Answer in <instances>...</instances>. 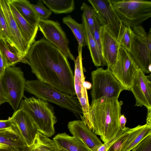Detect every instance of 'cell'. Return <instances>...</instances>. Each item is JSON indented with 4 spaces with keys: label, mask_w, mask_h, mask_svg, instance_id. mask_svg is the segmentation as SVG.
I'll use <instances>...</instances> for the list:
<instances>
[{
    "label": "cell",
    "mask_w": 151,
    "mask_h": 151,
    "mask_svg": "<svg viewBox=\"0 0 151 151\" xmlns=\"http://www.w3.org/2000/svg\"><path fill=\"white\" fill-rule=\"evenodd\" d=\"M26 58L37 80L68 95H76L74 74L67 58L44 37L31 45Z\"/></svg>",
    "instance_id": "cell-1"
},
{
    "label": "cell",
    "mask_w": 151,
    "mask_h": 151,
    "mask_svg": "<svg viewBox=\"0 0 151 151\" xmlns=\"http://www.w3.org/2000/svg\"><path fill=\"white\" fill-rule=\"evenodd\" d=\"M118 98H102L92 101L86 118L83 120L104 143L114 137L120 130L119 119L121 102Z\"/></svg>",
    "instance_id": "cell-2"
},
{
    "label": "cell",
    "mask_w": 151,
    "mask_h": 151,
    "mask_svg": "<svg viewBox=\"0 0 151 151\" xmlns=\"http://www.w3.org/2000/svg\"><path fill=\"white\" fill-rule=\"evenodd\" d=\"M18 109L24 111L37 126L38 131L48 137L55 134L57 121L53 107L48 102L34 97H24Z\"/></svg>",
    "instance_id": "cell-3"
},
{
    "label": "cell",
    "mask_w": 151,
    "mask_h": 151,
    "mask_svg": "<svg viewBox=\"0 0 151 151\" xmlns=\"http://www.w3.org/2000/svg\"><path fill=\"white\" fill-rule=\"evenodd\" d=\"M25 90L37 98L56 104L75 114H83L77 98L65 93L44 82L38 80H27Z\"/></svg>",
    "instance_id": "cell-4"
},
{
    "label": "cell",
    "mask_w": 151,
    "mask_h": 151,
    "mask_svg": "<svg viewBox=\"0 0 151 151\" xmlns=\"http://www.w3.org/2000/svg\"><path fill=\"white\" fill-rule=\"evenodd\" d=\"M124 26L132 29L151 17V1L144 0H110Z\"/></svg>",
    "instance_id": "cell-5"
},
{
    "label": "cell",
    "mask_w": 151,
    "mask_h": 151,
    "mask_svg": "<svg viewBox=\"0 0 151 151\" xmlns=\"http://www.w3.org/2000/svg\"><path fill=\"white\" fill-rule=\"evenodd\" d=\"M91 76L92 101L102 98L118 99L124 90L108 68H99L91 72Z\"/></svg>",
    "instance_id": "cell-6"
},
{
    "label": "cell",
    "mask_w": 151,
    "mask_h": 151,
    "mask_svg": "<svg viewBox=\"0 0 151 151\" xmlns=\"http://www.w3.org/2000/svg\"><path fill=\"white\" fill-rule=\"evenodd\" d=\"M132 29L133 35L129 52L139 68L145 73H149L151 72V28L148 33L141 25Z\"/></svg>",
    "instance_id": "cell-7"
},
{
    "label": "cell",
    "mask_w": 151,
    "mask_h": 151,
    "mask_svg": "<svg viewBox=\"0 0 151 151\" xmlns=\"http://www.w3.org/2000/svg\"><path fill=\"white\" fill-rule=\"evenodd\" d=\"M2 88L7 102L16 111L24 96L26 81L20 68H7L1 78Z\"/></svg>",
    "instance_id": "cell-8"
},
{
    "label": "cell",
    "mask_w": 151,
    "mask_h": 151,
    "mask_svg": "<svg viewBox=\"0 0 151 151\" xmlns=\"http://www.w3.org/2000/svg\"><path fill=\"white\" fill-rule=\"evenodd\" d=\"M139 69L129 52L120 46L116 62L109 69L124 90L131 91Z\"/></svg>",
    "instance_id": "cell-9"
},
{
    "label": "cell",
    "mask_w": 151,
    "mask_h": 151,
    "mask_svg": "<svg viewBox=\"0 0 151 151\" xmlns=\"http://www.w3.org/2000/svg\"><path fill=\"white\" fill-rule=\"evenodd\" d=\"M101 25L118 41L123 27L110 0H88Z\"/></svg>",
    "instance_id": "cell-10"
},
{
    "label": "cell",
    "mask_w": 151,
    "mask_h": 151,
    "mask_svg": "<svg viewBox=\"0 0 151 151\" xmlns=\"http://www.w3.org/2000/svg\"><path fill=\"white\" fill-rule=\"evenodd\" d=\"M37 26L46 40L58 49L67 58L75 61V58L68 46V40L58 21L40 19Z\"/></svg>",
    "instance_id": "cell-11"
},
{
    "label": "cell",
    "mask_w": 151,
    "mask_h": 151,
    "mask_svg": "<svg viewBox=\"0 0 151 151\" xmlns=\"http://www.w3.org/2000/svg\"><path fill=\"white\" fill-rule=\"evenodd\" d=\"M0 5L7 22L9 33V43L22 56L26 57L30 47L23 37L15 21L7 0H0Z\"/></svg>",
    "instance_id": "cell-12"
},
{
    "label": "cell",
    "mask_w": 151,
    "mask_h": 151,
    "mask_svg": "<svg viewBox=\"0 0 151 151\" xmlns=\"http://www.w3.org/2000/svg\"><path fill=\"white\" fill-rule=\"evenodd\" d=\"M81 47H78V55L75 60L74 87L77 98L80 102L83 111V115L80 116L82 120L87 117L89 111V104L87 89L84 87L85 81L83 67Z\"/></svg>",
    "instance_id": "cell-13"
},
{
    "label": "cell",
    "mask_w": 151,
    "mask_h": 151,
    "mask_svg": "<svg viewBox=\"0 0 151 151\" xmlns=\"http://www.w3.org/2000/svg\"><path fill=\"white\" fill-rule=\"evenodd\" d=\"M10 119L22 139L27 146H31L38 132L32 120L24 111L19 109L15 111Z\"/></svg>",
    "instance_id": "cell-14"
},
{
    "label": "cell",
    "mask_w": 151,
    "mask_h": 151,
    "mask_svg": "<svg viewBox=\"0 0 151 151\" xmlns=\"http://www.w3.org/2000/svg\"><path fill=\"white\" fill-rule=\"evenodd\" d=\"M131 91L135 99V106L151 109V75L146 76L140 69L132 85Z\"/></svg>",
    "instance_id": "cell-15"
},
{
    "label": "cell",
    "mask_w": 151,
    "mask_h": 151,
    "mask_svg": "<svg viewBox=\"0 0 151 151\" xmlns=\"http://www.w3.org/2000/svg\"><path fill=\"white\" fill-rule=\"evenodd\" d=\"M68 127L73 136L81 141L91 151H97L103 144L82 120L70 121L68 124Z\"/></svg>",
    "instance_id": "cell-16"
},
{
    "label": "cell",
    "mask_w": 151,
    "mask_h": 151,
    "mask_svg": "<svg viewBox=\"0 0 151 151\" xmlns=\"http://www.w3.org/2000/svg\"><path fill=\"white\" fill-rule=\"evenodd\" d=\"M102 54L108 68H111L116 63L120 45L103 26L101 31Z\"/></svg>",
    "instance_id": "cell-17"
},
{
    "label": "cell",
    "mask_w": 151,
    "mask_h": 151,
    "mask_svg": "<svg viewBox=\"0 0 151 151\" xmlns=\"http://www.w3.org/2000/svg\"><path fill=\"white\" fill-rule=\"evenodd\" d=\"M15 21L24 40L30 47L35 41V38L38 29L37 25L29 23L19 13L14 6L7 0Z\"/></svg>",
    "instance_id": "cell-18"
},
{
    "label": "cell",
    "mask_w": 151,
    "mask_h": 151,
    "mask_svg": "<svg viewBox=\"0 0 151 151\" xmlns=\"http://www.w3.org/2000/svg\"><path fill=\"white\" fill-rule=\"evenodd\" d=\"M53 139L58 148L67 151H91L79 139L65 132L58 133Z\"/></svg>",
    "instance_id": "cell-19"
},
{
    "label": "cell",
    "mask_w": 151,
    "mask_h": 151,
    "mask_svg": "<svg viewBox=\"0 0 151 151\" xmlns=\"http://www.w3.org/2000/svg\"><path fill=\"white\" fill-rule=\"evenodd\" d=\"M82 23L85 31L86 45L89 49L92 60L96 66H107L102 54L91 33L83 15H82Z\"/></svg>",
    "instance_id": "cell-20"
},
{
    "label": "cell",
    "mask_w": 151,
    "mask_h": 151,
    "mask_svg": "<svg viewBox=\"0 0 151 151\" xmlns=\"http://www.w3.org/2000/svg\"><path fill=\"white\" fill-rule=\"evenodd\" d=\"M20 14L30 24L37 25L40 18L30 2L27 0H9Z\"/></svg>",
    "instance_id": "cell-21"
},
{
    "label": "cell",
    "mask_w": 151,
    "mask_h": 151,
    "mask_svg": "<svg viewBox=\"0 0 151 151\" xmlns=\"http://www.w3.org/2000/svg\"><path fill=\"white\" fill-rule=\"evenodd\" d=\"M0 50L6 60L7 67L14 66L19 62L29 65V62L26 57L21 56L7 41L0 38Z\"/></svg>",
    "instance_id": "cell-22"
},
{
    "label": "cell",
    "mask_w": 151,
    "mask_h": 151,
    "mask_svg": "<svg viewBox=\"0 0 151 151\" xmlns=\"http://www.w3.org/2000/svg\"><path fill=\"white\" fill-rule=\"evenodd\" d=\"M11 146H27L15 126L0 132V149Z\"/></svg>",
    "instance_id": "cell-23"
},
{
    "label": "cell",
    "mask_w": 151,
    "mask_h": 151,
    "mask_svg": "<svg viewBox=\"0 0 151 151\" xmlns=\"http://www.w3.org/2000/svg\"><path fill=\"white\" fill-rule=\"evenodd\" d=\"M62 20L63 22L68 26L72 32L77 40L78 47L86 45L85 31L83 23H78L69 15L63 18Z\"/></svg>",
    "instance_id": "cell-24"
},
{
    "label": "cell",
    "mask_w": 151,
    "mask_h": 151,
    "mask_svg": "<svg viewBox=\"0 0 151 151\" xmlns=\"http://www.w3.org/2000/svg\"><path fill=\"white\" fill-rule=\"evenodd\" d=\"M49 9L54 13H69L75 9L73 0H42Z\"/></svg>",
    "instance_id": "cell-25"
},
{
    "label": "cell",
    "mask_w": 151,
    "mask_h": 151,
    "mask_svg": "<svg viewBox=\"0 0 151 151\" xmlns=\"http://www.w3.org/2000/svg\"><path fill=\"white\" fill-rule=\"evenodd\" d=\"M30 147L31 151H58L53 140L39 132Z\"/></svg>",
    "instance_id": "cell-26"
},
{
    "label": "cell",
    "mask_w": 151,
    "mask_h": 151,
    "mask_svg": "<svg viewBox=\"0 0 151 151\" xmlns=\"http://www.w3.org/2000/svg\"><path fill=\"white\" fill-rule=\"evenodd\" d=\"M133 35L132 29L123 25L118 41L121 46L129 52L131 50Z\"/></svg>",
    "instance_id": "cell-27"
},
{
    "label": "cell",
    "mask_w": 151,
    "mask_h": 151,
    "mask_svg": "<svg viewBox=\"0 0 151 151\" xmlns=\"http://www.w3.org/2000/svg\"><path fill=\"white\" fill-rule=\"evenodd\" d=\"M151 134V126L145 124V127L132 140L130 144L122 151H130L147 136Z\"/></svg>",
    "instance_id": "cell-28"
},
{
    "label": "cell",
    "mask_w": 151,
    "mask_h": 151,
    "mask_svg": "<svg viewBox=\"0 0 151 151\" xmlns=\"http://www.w3.org/2000/svg\"><path fill=\"white\" fill-rule=\"evenodd\" d=\"M83 12V14L85 19L90 31L93 34L94 29V17L95 15L94 10L92 7L83 3L81 7Z\"/></svg>",
    "instance_id": "cell-29"
},
{
    "label": "cell",
    "mask_w": 151,
    "mask_h": 151,
    "mask_svg": "<svg viewBox=\"0 0 151 151\" xmlns=\"http://www.w3.org/2000/svg\"><path fill=\"white\" fill-rule=\"evenodd\" d=\"M32 6L40 19H48L52 14V12L43 5L42 0H38L36 4H32Z\"/></svg>",
    "instance_id": "cell-30"
},
{
    "label": "cell",
    "mask_w": 151,
    "mask_h": 151,
    "mask_svg": "<svg viewBox=\"0 0 151 151\" xmlns=\"http://www.w3.org/2000/svg\"><path fill=\"white\" fill-rule=\"evenodd\" d=\"M9 33L7 22L0 5V38L9 43Z\"/></svg>",
    "instance_id": "cell-31"
},
{
    "label": "cell",
    "mask_w": 151,
    "mask_h": 151,
    "mask_svg": "<svg viewBox=\"0 0 151 151\" xmlns=\"http://www.w3.org/2000/svg\"><path fill=\"white\" fill-rule=\"evenodd\" d=\"M93 19L94 29L93 35L95 40L102 54L101 31L102 26L101 25L99 20L95 15Z\"/></svg>",
    "instance_id": "cell-32"
},
{
    "label": "cell",
    "mask_w": 151,
    "mask_h": 151,
    "mask_svg": "<svg viewBox=\"0 0 151 151\" xmlns=\"http://www.w3.org/2000/svg\"><path fill=\"white\" fill-rule=\"evenodd\" d=\"M130 129V128L126 127L124 130H120L114 137L103 144L99 148L97 151H107L109 148L114 142L125 133L129 131Z\"/></svg>",
    "instance_id": "cell-33"
},
{
    "label": "cell",
    "mask_w": 151,
    "mask_h": 151,
    "mask_svg": "<svg viewBox=\"0 0 151 151\" xmlns=\"http://www.w3.org/2000/svg\"><path fill=\"white\" fill-rule=\"evenodd\" d=\"M132 151H151V134L134 148Z\"/></svg>",
    "instance_id": "cell-34"
},
{
    "label": "cell",
    "mask_w": 151,
    "mask_h": 151,
    "mask_svg": "<svg viewBox=\"0 0 151 151\" xmlns=\"http://www.w3.org/2000/svg\"><path fill=\"white\" fill-rule=\"evenodd\" d=\"M130 129L114 142L107 151H120L122 145L127 138Z\"/></svg>",
    "instance_id": "cell-35"
},
{
    "label": "cell",
    "mask_w": 151,
    "mask_h": 151,
    "mask_svg": "<svg viewBox=\"0 0 151 151\" xmlns=\"http://www.w3.org/2000/svg\"><path fill=\"white\" fill-rule=\"evenodd\" d=\"M0 151H31V148L30 146H11L5 148L1 149Z\"/></svg>",
    "instance_id": "cell-36"
},
{
    "label": "cell",
    "mask_w": 151,
    "mask_h": 151,
    "mask_svg": "<svg viewBox=\"0 0 151 151\" xmlns=\"http://www.w3.org/2000/svg\"><path fill=\"white\" fill-rule=\"evenodd\" d=\"M15 126L10 118L6 120H0V132Z\"/></svg>",
    "instance_id": "cell-37"
},
{
    "label": "cell",
    "mask_w": 151,
    "mask_h": 151,
    "mask_svg": "<svg viewBox=\"0 0 151 151\" xmlns=\"http://www.w3.org/2000/svg\"><path fill=\"white\" fill-rule=\"evenodd\" d=\"M7 68L6 60L0 50V76L1 78L6 69Z\"/></svg>",
    "instance_id": "cell-38"
},
{
    "label": "cell",
    "mask_w": 151,
    "mask_h": 151,
    "mask_svg": "<svg viewBox=\"0 0 151 151\" xmlns=\"http://www.w3.org/2000/svg\"><path fill=\"white\" fill-rule=\"evenodd\" d=\"M119 127L120 130H124L126 127L125 124L127 122L126 118L124 114H121L119 119Z\"/></svg>",
    "instance_id": "cell-39"
},
{
    "label": "cell",
    "mask_w": 151,
    "mask_h": 151,
    "mask_svg": "<svg viewBox=\"0 0 151 151\" xmlns=\"http://www.w3.org/2000/svg\"><path fill=\"white\" fill-rule=\"evenodd\" d=\"M146 124L148 125L151 126V109H147Z\"/></svg>",
    "instance_id": "cell-40"
},
{
    "label": "cell",
    "mask_w": 151,
    "mask_h": 151,
    "mask_svg": "<svg viewBox=\"0 0 151 151\" xmlns=\"http://www.w3.org/2000/svg\"><path fill=\"white\" fill-rule=\"evenodd\" d=\"M83 86L86 89H89L91 88L92 84L88 82L85 81L83 83Z\"/></svg>",
    "instance_id": "cell-41"
},
{
    "label": "cell",
    "mask_w": 151,
    "mask_h": 151,
    "mask_svg": "<svg viewBox=\"0 0 151 151\" xmlns=\"http://www.w3.org/2000/svg\"><path fill=\"white\" fill-rule=\"evenodd\" d=\"M0 94L3 97L6 99V96L4 93L2 85L1 78L0 76Z\"/></svg>",
    "instance_id": "cell-42"
},
{
    "label": "cell",
    "mask_w": 151,
    "mask_h": 151,
    "mask_svg": "<svg viewBox=\"0 0 151 151\" xmlns=\"http://www.w3.org/2000/svg\"><path fill=\"white\" fill-rule=\"evenodd\" d=\"M7 102V100L0 94V106L2 104Z\"/></svg>",
    "instance_id": "cell-43"
},
{
    "label": "cell",
    "mask_w": 151,
    "mask_h": 151,
    "mask_svg": "<svg viewBox=\"0 0 151 151\" xmlns=\"http://www.w3.org/2000/svg\"><path fill=\"white\" fill-rule=\"evenodd\" d=\"M58 151H67L62 149L58 148Z\"/></svg>",
    "instance_id": "cell-44"
}]
</instances>
